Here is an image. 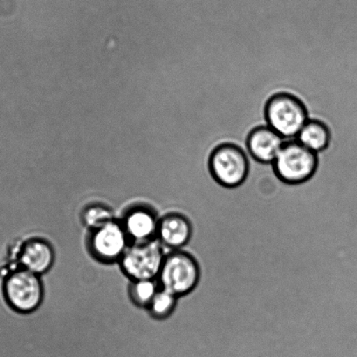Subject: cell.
Segmentation results:
<instances>
[{
    "instance_id": "obj_1",
    "label": "cell",
    "mask_w": 357,
    "mask_h": 357,
    "mask_svg": "<svg viewBox=\"0 0 357 357\" xmlns=\"http://www.w3.org/2000/svg\"><path fill=\"white\" fill-rule=\"evenodd\" d=\"M273 172L287 185H298L310 181L317 174L318 158L299 141L285 142L273 162Z\"/></svg>"
},
{
    "instance_id": "obj_2",
    "label": "cell",
    "mask_w": 357,
    "mask_h": 357,
    "mask_svg": "<svg viewBox=\"0 0 357 357\" xmlns=\"http://www.w3.org/2000/svg\"><path fill=\"white\" fill-rule=\"evenodd\" d=\"M159 286L176 296H188L199 285L200 268L197 259L185 250H175L165 256Z\"/></svg>"
},
{
    "instance_id": "obj_3",
    "label": "cell",
    "mask_w": 357,
    "mask_h": 357,
    "mask_svg": "<svg viewBox=\"0 0 357 357\" xmlns=\"http://www.w3.org/2000/svg\"><path fill=\"white\" fill-rule=\"evenodd\" d=\"M265 116L268 126L283 138L297 137L308 121L305 104L289 93L273 96L266 104Z\"/></svg>"
},
{
    "instance_id": "obj_4",
    "label": "cell",
    "mask_w": 357,
    "mask_h": 357,
    "mask_svg": "<svg viewBox=\"0 0 357 357\" xmlns=\"http://www.w3.org/2000/svg\"><path fill=\"white\" fill-rule=\"evenodd\" d=\"M210 174L215 181L225 188L234 189L243 185L250 174L248 155L238 145L223 144L211 152Z\"/></svg>"
},
{
    "instance_id": "obj_5",
    "label": "cell",
    "mask_w": 357,
    "mask_h": 357,
    "mask_svg": "<svg viewBox=\"0 0 357 357\" xmlns=\"http://www.w3.org/2000/svg\"><path fill=\"white\" fill-rule=\"evenodd\" d=\"M6 303L19 313L36 311L43 303L44 287L40 275L19 268L6 277L4 283Z\"/></svg>"
},
{
    "instance_id": "obj_6",
    "label": "cell",
    "mask_w": 357,
    "mask_h": 357,
    "mask_svg": "<svg viewBox=\"0 0 357 357\" xmlns=\"http://www.w3.org/2000/svg\"><path fill=\"white\" fill-rule=\"evenodd\" d=\"M165 255L160 242L155 240L132 243L121 258L124 273L132 280L158 278Z\"/></svg>"
},
{
    "instance_id": "obj_7",
    "label": "cell",
    "mask_w": 357,
    "mask_h": 357,
    "mask_svg": "<svg viewBox=\"0 0 357 357\" xmlns=\"http://www.w3.org/2000/svg\"><path fill=\"white\" fill-rule=\"evenodd\" d=\"M129 238L122 223L112 220L103 227L92 231L89 248L92 255L102 262L121 259L129 248Z\"/></svg>"
},
{
    "instance_id": "obj_8",
    "label": "cell",
    "mask_w": 357,
    "mask_h": 357,
    "mask_svg": "<svg viewBox=\"0 0 357 357\" xmlns=\"http://www.w3.org/2000/svg\"><path fill=\"white\" fill-rule=\"evenodd\" d=\"M158 241L172 251L182 250L192 237V225L183 213H171L159 221Z\"/></svg>"
},
{
    "instance_id": "obj_9",
    "label": "cell",
    "mask_w": 357,
    "mask_h": 357,
    "mask_svg": "<svg viewBox=\"0 0 357 357\" xmlns=\"http://www.w3.org/2000/svg\"><path fill=\"white\" fill-rule=\"evenodd\" d=\"M282 137L269 126L255 128L248 137L249 153L261 164H271L275 162L280 149L285 143Z\"/></svg>"
},
{
    "instance_id": "obj_10",
    "label": "cell",
    "mask_w": 357,
    "mask_h": 357,
    "mask_svg": "<svg viewBox=\"0 0 357 357\" xmlns=\"http://www.w3.org/2000/svg\"><path fill=\"white\" fill-rule=\"evenodd\" d=\"M123 227L133 243L155 240L158 235L159 221L150 209L144 206L132 208L124 217Z\"/></svg>"
},
{
    "instance_id": "obj_11",
    "label": "cell",
    "mask_w": 357,
    "mask_h": 357,
    "mask_svg": "<svg viewBox=\"0 0 357 357\" xmlns=\"http://www.w3.org/2000/svg\"><path fill=\"white\" fill-rule=\"evenodd\" d=\"M54 262V252L48 242L32 240L26 242L20 255L22 268L27 271L43 275L50 271Z\"/></svg>"
},
{
    "instance_id": "obj_12",
    "label": "cell",
    "mask_w": 357,
    "mask_h": 357,
    "mask_svg": "<svg viewBox=\"0 0 357 357\" xmlns=\"http://www.w3.org/2000/svg\"><path fill=\"white\" fill-rule=\"evenodd\" d=\"M331 137V130L324 122L308 120L298 134L297 139L308 150L317 153L328 147Z\"/></svg>"
},
{
    "instance_id": "obj_13",
    "label": "cell",
    "mask_w": 357,
    "mask_h": 357,
    "mask_svg": "<svg viewBox=\"0 0 357 357\" xmlns=\"http://www.w3.org/2000/svg\"><path fill=\"white\" fill-rule=\"evenodd\" d=\"M178 296L164 289H159L158 293L148 307L151 314L155 319L165 320L175 313L178 304Z\"/></svg>"
},
{
    "instance_id": "obj_14",
    "label": "cell",
    "mask_w": 357,
    "mask_h": 357,
    "mask_svg": "<svg viewBox=\"0 0 357 357\" xmlns=\"http://www.w3.org/2000/svg\"><path fill=\"white\" fill-rule=\"evenodd\" d=\"M155 280H132L130 287V296L133 303L138 307H146L153 300L160 287Z\"/></svg>"
},
{
    "instance_id": "obj_15",
    "label": "cell",
    "mask_w": 357,
    "mask_h": 357,
    "mask_svg": "<svg viewBox=\"0 0 357 357\" xmlns=\"http://www.w3.org/2000/svg\"><path fill=\"white\" fill-rule=\"evenodd\" d=\"M112 220H114L112 211L100 204L89 206L83 211V224L91 231L96 230Z\"/></svg>"
}]
</instances>
